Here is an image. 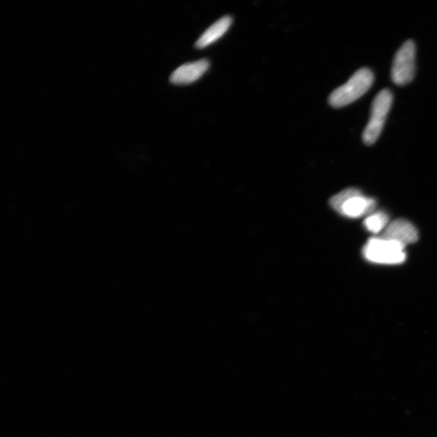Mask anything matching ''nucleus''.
Masks as SVG:
<instances>
[{"mask_svg": "<svg viewBox=\"0 0 437 437\" xmlns=\"http://www.w3.org/2000/svg\"><path fill=\"white\" fill-rule=\"evenodd\" d=\"M374 75L369 68L357 70L346 84L335 90L329 98L330 105L334 108L344 107L362 98L373 85Z\"/></svg>", "mask_w": 437, "mask_h": 437, "instance_id": "obj_1", "label": "nucleus"}, {"mask_svg": "<svg viewBox=\"0 0 437 437\" xmlns=\"http://www.w3.org/2000/svg\"><path fill=\"white\" fill-rule=\"evenodd\" d=\"M330 206L342 216L356 218L373 214L376 201L366 197L356 188H348L335 194L330 201Z\"/></svg>", "mask_w": 437, "mask_h": 437, "instance_id": "obj_2", "label": "nucleus"}, {"mask_svg": "<svg viewBox=\"0 0 437 437\" xmlns=\"http://www.w3.org/2000/svg\"><path fill=\"white\" fill-rule=\"evenodd\" d=\"M363 255L371 263L386 265L403 263L406 258L405 246L381 237L370 238L364 247Z\"/></svg>", "mask_w": 437, "mask_h": 437, "instance_id": "obj_3", "label": "nucleus"}, {"mask_svg": "<svg viewBox=\"0 0 437 437\" xmlns=\"http://www.w3.org/2000/svg\"><path fill=\"white\" fill-rule=\"evenodd\" d=\"M392 103L393 94L391 90H383L375 97L372 104L370 120L363 133V140L366 144H373L379 138Z\"/></svg>", "mask_w": 437, "mask_h": 437, "instance_id": "obj_4", "label": "nucleus"}, {"mask_svg": "<svg viewBox=\"0 0 437 437\" xmlns=\"http://www.w3.org/2000/svg\"><path fill=\"white\" fill-rule=\"evenodd\" d=\"M416 48L414 41H406L395 55L391 69L394 84L405 85L414 79L416 73Z\"/></svg>", "mask_w": 437, "mask_h": 437, "instance_id": "obj_5", "label": "nucleus"}, {"mask_svg": "<svg viewBox=\"0 0 437 437\" xmlns=\"http://www.w3.org/2000/svg\"><path fill=\"white\" fill-rule=\"evenodd\" d=\"M382 238L397 242L401 246L415 243L418 238L417 229L409 221L398 218L396 221L389 222L388 226L383 231Z\"/></svg>", "mask_w": 437, "mask_h": 437, "instance_id": "obj_6", "label": "nucleus"}, {"mask_svg": "<svg viewBox=\"0 0 437 437\" xmlns=\"http://www.w3.org/2000/svg\"><path fill=\"white\" fill-rule=\"evenodd\" d=\"M209 68L206 60L181 65L170 76V82L174 85H190L198 80Z\"/></svg>", "mask_w": 437, "mask_h": 437, "instance_id": "obj_7", "label": "nucleus"}, {"mask_svg": "<svg viewBox=\"0 0 437 437\" xmlns=\"http://www.w3.org/2000/svg\"><path fill=\"white\" fill-rule=\"evenodd\" d=\"M232 17L228 16H223L218 20L214 25L206 29L202 36L199 38L196 44L197 48L204 49L205 47L216 43L228 31V29L232 25Z\"/></svg>", "mask_w": 437, "mask_h": 437, "instance_id": "obj_8", "label": "nucleus"}, {"mask_svg": "<svg viewBox=\"0 0 437 437\" xmlns=\"http://www.w3.org/2000/svg\"><path fill=\"white\" fill-rule=\"evenodd\" d=\"M389 223V216L384 211H376L365 218L364 226L372 233H379L388 226Z\"/></svg>", "mask_w": 437, "mask_h": 437, "instance_id": "obj_9", "label": "nucleus"}]
</instances>
